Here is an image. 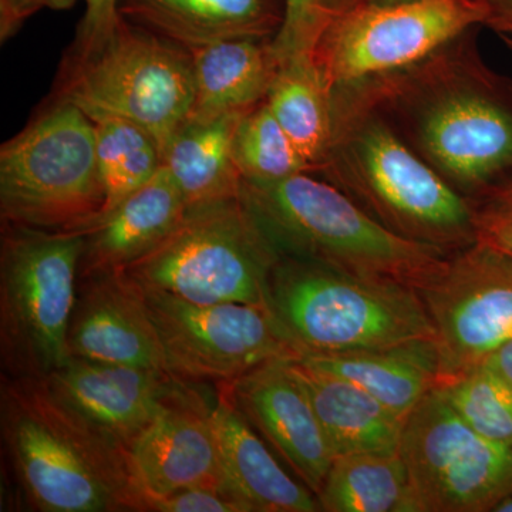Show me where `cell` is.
I'll use <instances>...</instances> for the list:
<instances>
[{
	"mask_svg": "<svg viewBox=\"0 0 512 512\" xmlns=\"http://www.w3.org/2000/svg\"><path fill=\"white\" fill-rule=\"evenodd\" d=\"M265 101L315 174L332 134V90L323 83L312 56L279 63Z\"/></svg>",
	"mask_w": 512,
	"mask_h": 512,
	"instance_id": "obj_26",
	"label": "cell"
},
{
	"mask_svg": "<svg viewBox=\"0 0 512 512\" xmlns=\"http://www.w3.org/2000/svg\"><path fill=\"white\" fill-rule=\"evenodd\" d=\"M57 396L128 450L183 380L161 370L69 357L43 377Z\"/></svg>",
	"mask_w": 512,
	"mask_h": 512,
	"instance_id": "obj_17",
	"label": "cell"
},
{
	"mask_svg": "<svg viewBox=\"0 0 512 512\" xmlns=\"http://www.w3.org/2000/svg\"><path fill=\"white\" fill-rule=\"evenodd\" d=\"M245 113L188 120L163 154V165L183 194L187 208L241 194V175L232 156L234 134Z\"/></svg>",
	"mask_w": 512,
	"mask_h": 512,
	"instance_id": "obj_24",
	"label": "cell"
},
{
	"mask_svg": "<svg viewBox=\"0 0 512 512\" xmlns=\"http://www.w3.org/2000/svg\"><path fill=\"white\" fill-rule=\"evenodd\" d=\"M333 456L399 453L404 421L345 377L293 360Z\"/></svg>",
	"mask_w": 512,
	"mask_h": 512,
	"instance_id": "obj_21",
	"label": "cell"
},
{
	"mask_svg": "<svg viewBox=\"0 0 512 512\" xmlns=\"http://www.w3.org/2000/svg\"><path fill=\"white\" fill-rule=\"evenodd\" d=\"M299 360L356 383L403 420L441 382L440 353L434 339Z\"/></svg>",
	"mask_w": 512,
	"mask_h": 512,
	"instance_id": "obj_22",
	"label": "cell"
},
{
	"mask_svg": "<svg viewBox=\"0 0 512 512\" xmlns=\"http://www.w3.org/2000/svg\"><path fill=\"white\" fill-rule=\"evenodd\" d=\"M316 497L326 512H419L400 451L336 457Z\"/></svg>",
	"mask_w": 512,
	"mask_h": 512,
	"instance_id": "obj_25",
	"label": "cell"
},
{
	"mask_svg": "<svg viewBox=\"0 0 512 512\" xmlns=\"http://www.w3.org/2000/svg\"><path fill=\"white\" fill-rule=\"evenodd\" d=\"M232 156L242 180L276 181L295 174H312L266 101L239 120Z\"/></svg>",
	"mask_w": 512,
	"mask_h": 512,
	"instance_id": "obj_28",
	"label": "cell"
},
{
	"mask_svg": "<svg viewBox=\"0 0 512 512\" xmlns=\"http://www.w3.org/2000/svg\"><path fill=\"white\" fill-rule=\"evenodd\" d=\"M478 238L512 261V218L481 214L477 211Z\"/></svg>",
	"mask_w": 512,
	"mask_h": 512,
	"instance_id": "obj_34",
	"label": "cell"
},
{
	"mask_svg": "<svg viewBox=\"0 0 512 512\" xmlns=\"http://www.w3.org/2000/svg\"><path fill=\"white\" fill-rule=\"evenodd\" d=\"M84 15L77 28L72 47L67 52L87 55L103 46L119 26L120 0H83Z\"/></svg>",
	"mask_w": 512,
	"mask_h": 512,
	"instance_id": "obj_32",
	"label": "cell"
},
{
	"mask_svg": "<svg viewBox=\"0 0 512 512\" xmlns=\"http://www.w3.org/2000/svg\"><path fill=\"white\" fill-rule=\"evenodd\" d=\"M485 9L484 28L498 37H512V0H480Z\"/></svg>",
	"mask_w": 512,
	"mask_h": 512,
	"instance_id": "obj_35",
	"label": "cell"
},
{
	"mask_svg": "<svg viewBox=\"0 0 512 512\" xmlns=\"http://www.w3.org/2000/svg\"><path fill=\"white\" fill-rule=\"evenodd\" d=\"M92 121L104 190L103 214L153 180L163 168V156L154 138L131 121L114 117Z\"/></svg>",
	"mask_w": 512,
	"mask_h": 512,
	"instance_id": "obj_27",
	"label": "cell"
},
{
	"mask_svg": "<svg viewBox=\"0 0 512 512\" xmlns=\"http://www.w3.org/2000/svg\"><path fill=\"white\" fill-rule=\"evenodd\" d=\"M221 384L259 436L318 495L335 456L293 360H274Z\"/></svg>",
	"mask_w": 512,
	"mask_h": 512,
	"instance_id": "obj_15",
	"label": "cell"
},
{
	"mask_svg": "<svg viewBox=\"0 0 512 512\" xmlns=\"http://www.w3.org/2000/svg\"><path fill=\"white\" fill-rule=\"evenodd\" d=\"M141 291L168 372L185 382L229 383L274 360L302 359L265 306L192 303L165 292Z\"/></svg>",
	"mask_w": 512,
	"mask_h": 512,
	"instance_id": "obj_12",
	"label": "cell"
},
{
	"mask_svg": "<svg viewBox=\"0 0 512 512\" xmlns=\"http://www.w3.org/2000/svg\"><path fill=\"white\" fill-rule=\"evenodd\" d=\"M147 512H247L234 495L214 488H185L160 497H144Z\"/></svg>",
	"mask_w": 512,
	"mask_h": 512,
	"instance_id": "obj_31",
	"label": "cell"
},
{
	"mask_svg": "<svg viewBox=\"0 0 512 512\" xmlns=\"http://www.w3.org/2000/svg\"><path fill=\"white\" fill-rule=\"evenodd\" d=\"M195 384L200 383L183 380L178 384L154 420L128 447L131 471L143 498L195 487L234 495L215 439V400L208 399Z\"/></svg>",
	"mask_w": 512,
	"mask_h": 512,
	"instance_id": "obj_14",
	"label": "cell"
},
{
	"mask_svg": "<svg viewBox=\"0 0 512 512\" xmlns=\"http://www.w3.org/2000/svg\"><path fill=\"white\" fill-rule=\"evenodd\" d=\"M481 26L355 84L414 153L471 204L512 184V79L481 55Z\"/></svg>",
	"mask_w": 512,
	"mask_h": 512,
	"instance_id": "obj_1",
	"label": "cell"
},
{
	"mask_svg": "<svg viewBox=\"0 0 512 512\" xmlns=\"http://www.w3.org/2000/svg\"><path fill=\"white\" fill-rule=\"evenodd\" d=\"M212 424L229 490L247 512L320 511L318 497L286 473L222 384Z\"/></svg>",
	"mask_w": 512,
	"mask_h": 512,
	"instance_id": "obj_20",
	"label": "cell"
},
{
	"mask_svg": "<svg viewBox=\"0 0 512 512\" xmlns=\"http://www.w3.org/2000/svg\"><path fill=\"white\" fill-rule=\"evenodd\" d=\"M67 345L70 357L168 372L143 291L126 271L79 276Z\"/></svg>",
	"mask_w": 512,
	"mask_h": 512,
	"instance_id": "obj_16",
	"label": "cell"
},
{
	"mask_svg": "<svg viewBox=\"0 0 512 512\" xmlns=\"http://www.w3.org/2000/svg\"><path fill=\"white\" fill-rule=\"evenodd\" d=\"M120 15L188 52L229 40H274L285 0H120Z\"/></svg>",
	"mask_w": 512,
	"mask_h": 512,
	"instance_id": "obj_19",
	"label": "cell"
},
{
	"mask_svg": "<svg viewBox=\"0 0 512 512\" xmlns=\"http://www.w3.org/2000/svg\"><path fill=\"white\" fill-rule=\"evenodd\" d=\"M372 2L382 3V5H392V3L409 2V0H372Z\"/></svg>",
	"mask_w": 512,
	"mask_h": 512,
	"instance_id": "obj_38",
	"label": "cell"
},
{
	"mask_svg": "<svg viewBox=\"0 0 512 512\" xmlns=\"http://www.w3.org/2000/svg\"><path fill=\"white\" fill-rule=\"evenodd\" d=\"M103 207L96 128L79 107L52 101L0 148L2 222L79 231Z\"/></svg>",
	"mask_w": 512,
	"mask_h": 512,
	"instance_id": "obj_9",
	"label": "cell"
},
{
	"mask_svg": "<svg viewBox=\"0 0 512 512\" xmlns=\"http://www.w3.org/2000/svg\"><path fill=\"white\" fill-rule=\"evenodd\" d=\"M279 251L239 197L187 208L177 227L126 272L141 288L192 303L269 308Z\"/></svg>",
	"mask_w": 512,
	"mask_h": 512,
	"instance_id": "obj_7",
	"label": "cell"
},
{
	"mask_svg": "<svg viewBox=\"0 0 512 512\" xmlns=\"http://www.w3.org/2000/svg\"><path fill=\"white\" fill-rule=\"evenodd\" d=\"M53 94V101L79 107L90 120L114 117L137 124L163 156L194 109L192 56L121 16L116 32L99 49L66 53Z\"/></svg>",
	"mask_w": 512,
	"mask_h": 512,
	"instance_id": "obj_6",
	"label": "cell"
},
{
	"mask_svg": "<svg viewBox=\"0 0 512 512\" xmlns=\"http://www.w3.org/2000/svg\"><path fill=\"white\" fill-rule=\"evenodd\" d=\"M268 305L302 357L436 340L417 289L296 256L279 255L269 276Z\"/></svg>",
	"mask_w": 512,
	"mask_h": 512,
	"instance_id": "obj_5",
	"label": "cell"
},
{
	"mask_svg": "<svg viewBox=\"0 0 512 512\" xmlns=\"http://www.w3.org/2000/svg\"><path fill=\"white\" fill-rule=\"evenodd\" d=\"M480 0H367L330 25L312 53L330 90L419 62L476 26L484 28Z\"/></svg>",
	"mask_w": 512,
	"mask_h": 512,
	"instance_id": "obj_11",
	"label": "cell"
},
{
	"mask_svg": "<svg viewBox=\"0 0 512 512\" xmlns=\"http://www.w3.org/2000/svg\"><path fill=\"white\" fill-rule=\"evenodd\" d=\"M0 433L18 490L40 512L141 511L126 448L43 377L2 375Z\"/></svg>",
	"mask_w": 512,
	"mask_h": 512,
	"instance_id": "obj_3",
	"label": "cell"
},
{
	"mask_svg": "<svg viewBox=\"0 0 512 512\" xmlns=\"http://www.w3.org/2000/svg\"><path fill=\"white\" fill-rule=\"evenodd\" d=\"M80 0H0V40L8 42L40 10H69Z\"/></svg>",
	"mask_w": 512,
	"mask_h": 512,
	"instance_id": "obj_33",
	"label": "cell"
},
{
	"mask_svg": "<svg viewBox=\"0 0 512 512\" xmlns=\"http://www.w3.org/2000/svg\"><path fill=\"white\" fill-rule=\"evenodd\" d=\"M241 200L279 254L419 291L446 265L433 245L399 237L318 175L241 181Z\"/></svg>",
	"mask_w": 512,
	"mask_h": 512,
	"instance_id": "obj_4",
	"label": "cell"
},
{
	"mask_svg": "<svg viewBox=\"0 0 512 512\" xmlns=\"http://www.w3.org/2000/svg\"><path fill=\"white\" fill-rule=\"evenodd\" d=\"M190 53L195 103L188 120L254 109L268 96L281 63L272 40H229Z\"/></svg>",
	"mask_w": 512,
	"mask_h": 512,
	"instance_id": "obj_23",
	"label": "cell"
},
{
	"mask_svg": "<svg viewBox=\"0 0 512 512\" xmlns=\"http://www.w3.org/2000/svg\"><path fill=\"white\" fill-rule=\"evenodd\" d=\"M400 456L419 512L494 511L512 495V447L471 429L440 387L404 421Z\"/></svg>",
	"mask_w": 512,
	"mask_h": 512,
	"instance_id": "obj_10",
	"label": "cell"
},
{
	"mask_svg": "<svg viewBox=\"0 0 512 512\" xmlns=\"http://www.w3.org/2000/svg\"><path fill=\"white\" fill-rule=\"evenodd\" d=\"M367 0H285V20L272 46L279 62L312 56L332 23Z\"/></svg>",
	"mask_w": 512,
	"mask_h": 512,
	"instance_id": "obj_30",
	"label": "cell"
},
{
	"mask_svg": "<svg viewBox=\"0 0 512 512\" xmlns=\"http://www.w3.org/2000/svg\"><path fill=\"white\" fill-rule=\"evenodd\" d=\"M454 412L485 439L512 447V386L483 362L440 383Z\"/></svg>",
	"mask_w": 512,
	"mask_h": 512,
	"instance_id": "obj_29",
	"label": "cell"
},
{
	"mask_svg": "<svg viewBox=\"0 0 512 512\" xmlns=\"http://www.w3.org/2000/svg\"><path fill=\"white\" fill-rule=\"evenodd\" d=\"M501 42H503L505 47L512 52V37H501Z\"/></svg>",
	"mask_w": 512,
	"mask_h": 512,
	"instance_id": "obj_39",
	"label": "cell"
},
{
	"mask_svg": "<svg viewBox=\"0 0 512 512\" xmlns=\"http://www.w3.org/2000/svg\"><path fill=\"white\" fill-rule=\"evenodd\" d=\"M185 211L183 194L163 165L140 190L74 231L84 237L79 276L126 271L177 227Z\"/></svg>",
	"mask_w": 512,
	"mask_h": 512,
	"instance_id": "obj_18",
	"label": "cell"
},
{
	"mask_svg": "<svg viewBox=\"0 0 512 512\" xmlns=\"http://www.w3.org/2000/svg\"><path fill=\"white\" fill-rule=\"evenodd\" d=\"M484 362L493 367L495 372L503 376L512 386V339L491 353Z\"/></svg>",
	"mask_w": 512,
	"mask_h": 512,
	"instance_id": "obj_37",
	"label": "cell"
},
{
	"mask_svg": "<svg viewBox=\"0 0 512 512\" xmlns=\"http://www.w3.org/2000/svg\"><path fill=\"white\" fill-rule=\"evenodd\" d=\"M84 237L2 222L0 359L2 375L46 377L70 357Z\"/></svg>",
	"mask_w": 512,
	"mask_h": 512,
	"instance_id": "obj_8",
	"label": "cell"
},
{
	"mask_svg": "<svg viewBox=\"0 0 512 512\" xmlns=\"http://www.w3.org/2000/svg\"><path fill=\"white\" fill-rule=\"evenodd\" d=\"M481 214L512 218V184L505 185L474 205Z\"/></svg>",
	"mask_w": 512,
	"mask_h": 512,
	"instance_id": "obj_36",
	"label": "cell"
},
{
	"mask_svg": "<svg viewBox=\"0 0 512 512\" xmlns=\"http://www.w3.org/2000/svg\"><path fill=\"white\" fill-rule=\"evenodd\" d=\"M417 292L436 332L441 382L512 339V261L483 239L448 256Z\"/></svg>",
	"mask_w": 512,
	"mask_h": 512,
	"instance_id": "obj_13",
	"label": "cell"
},
{
	"mask_svg": "<svg viewBox=\"0 0 512 512\" xmlns=\"http://www.w3.org/2000/svg\"><path fill=\"white\" fill-rule=\"evenodd\" d=\"M315 175L399 237L447 254L478 239L476 207L394 133L355 84L332 89V134Z\"/></svg>",
	"mask_w": 512,
	"mask_h": 512,
	"instance_id": "obj_2",
	"label": "cell"
}]
</instances>
